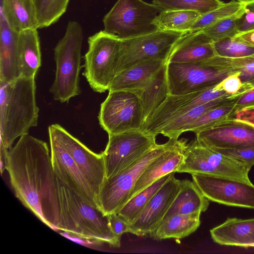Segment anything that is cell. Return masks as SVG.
Wrapping results in <instances>:
<instances>
[{"instance_id": "1", "label": "cell", "mask_w": 254, "mask_h": 254, "mask_svg": "<svg viewBox=\"0 0 254 254\" xmlns=\"http://www.w3.org/2000/svg\"><path fill=\"white\" fill-rule=\"evenodd\" d=\"M5 170L17 199L42 222L57 231L60 200L46 142L28 134L20 136L7 150Z\"/></svg>"}, {"instance_id": "2", "label": "cell", "mask_w": 254, "mask_h": 254, "mask_svg": "<svg viewBox=\"0 0 254 254\" xmlns=\"http://www.w3.org/2000/svg\"><path fill=\"white\" fill-rule=\"evenodd\" d=\"M35 78L19 76L9 82H0V144L6 149L37 125Z\"/></svg>"}, {"instance_id": "3", "label": "cell", "mask_w": 254, "mask_h": 254, "mask_svg": "<svg viewBox=\"0 0 254 254\" xmlns=\"http://www.w3.org/2000/svg\"><path fill=\"white\" fill-rule=\"evenodd\" d=\"M57 182L60 205L58 230L85 241L120 247L121 239L113 233L108 216L104 215L98 207L69 189L57 178Z\"/></svg>"}, {"instance_id": "4", "label": "cell", "mask_w": 254, "mask_h": 254, "mask_svg": "<svg viewBox=\"0 0 254 254\" xmlns=\"http://www.w3.org/2000/svg\"><path fill=\"white\" fill-rule=\"evenodd\" d=\"M83 30L77 21H69L65 32L54 49L55 77L50 88L55 100L68 102L80 94V72Z\"/></svg>"}, {"instance_id": "5", "label": "cell", "mask_w": 254, "mask_h": 254, "mask_svg": "<svg viewBox=\"0 0 254 254\" xmlns=\"http://www.w3.org/2000/svg\"><path fill=\"white\" fill-rule=\"evenodd\" d=\"M122 40L104 30L90 36L83 73L95 92L103 93L118 72Z\"/></svg>"}, {"instance_id": "6", "label": "cell", "mask_w": 254, "mask_h": 254, "mask_svg": "<svg viewBox=\"0 0 254 254\" xmlns=\"http://www.w3.org/2000/svg\"><path fill=\"white\" fill-rule=\"evenodd\" d=\"M162 9L142 0H118L103 19L104 31L121 40L159 30L154 23Z\"/></svg>"}, {"instance_id": "7", "label": "cell", "mask_w": 254, "mask_h": 254, "mask_svg": "<svg viewBox=\"0 0 254 254\" xmlns=\"http://www.w3.org/2000/svg\"><path fill=\"white\" fill-rule=\"evenodd\" d=\"M178 140L169 139L164 144H157L124 170L111 177H105L97 197L98 207L104 215L119 211L128 200L136 181L146 167Z\"/></svg>"}, {"instance_id": "8", "label": "cell", "mask_w": 254, "mask_h": 254, "mask_svg": "<svg viewBox=\"0 0 254 254\" xmlns=\"http://www.w3.org/2000/svg\"><path fill=\"white\" fill-rule=\"evenodd\" d=\"M184 160L178 173H199L251 182V169L244 163L225 155L198 142L187 144Z\"/></svg>"}, {"instance_id": "9", "label": "cell", "mask_w": 254, "mask_h": 254, "mask_svg": "<svg viewBox=\"0 0 254 254\" xmlns=\"http://www.w3.org/2000/svg\"><path fill=\"white\" fill-rule=\"evenodd\" d=\"M98 118L101 127L108 134L141 130L145 123L139 98L134 93L126 90L109 92L101 104Z\"/></svg>"}, {"instance_id": "10", "label": "cell", "mask_w": 254, "mask_h": 254, "mask_svg": "<svg viewBox=\"0 0 254 254\" xmlns=\"http://www.w3.org/2000/svg\"><path fill=\"white\" fill-rule=\"evenodd\" d=\"M156 136L141 130L109 134L108 142L103 152L106 178L124 170L155 146Z\"/></svg>"}, {"instance_id": "11", "label": "cell", "mask_w": 254, "mask_h": 254, "mask_svg": "<svg viewBox=\"0 0 254 254\" xmlns=\"http://www.w3.org/2000/svg\"><path fill=\"white\" fill-rule=\"evenodd\" d=\"M235 72L217 68L207 60L194 63H167L169 95L185 94L212 87Z\"/></svg>"}, {"instance_id": "12", "label": "cell", "mask_w": 254, "mask_h": 254, "mask_svg": "<svg viewBox=\"0 0 254 254\" xmlns=\"http://www.w3.org/2000/svg\"><path fill=\"white\" fill-rule=\"evenodd\" d=\"M185 33L158 30L146 35L122 40L117 73L149 60L162 59L167 62L173 47Z\"/></svg>"}, {"instance_id": "13", "label": "cell", "mask_w": 254, "mask_h": 254, "mask_svg": "<svg viewBox=\"0 0 254 254\" xmlns=\"http://www.w3.org/2000/svg\"><path fill=\"white\" fill-rule=\"evenodd\" d=\"M191 175L193 181L209 200L254 209V185L251 182L199 173Z\"/></svg>"}, {"instance_id": "14", "label": "cell", "mask_w": 254, "mask_h": 254, "mask_svg": "<svg viewBox=\"0 0 254 254\" xmlns=\"http://www.w3.org/2000/svg\"><path fill=\"white\" fill-rule=\"evenodd\" d=\"M48 130L56 135L72 157L97 199L106 177L103 153L97 154L92 152L59 124L50 125Z\"/></svg>"}, {"instance_id": "15", "label": "cell", "mask_w": 254, "mask_h": 254, "mask_svg": "<svg viewBox=\"0 0 254 254\" xmlns=\"http://www.w3.org/2000/svg\"><path fill=\"white\" fill-rule=\"evenodd\" d=\"M195 139L212 149L254 145V124L230 118L196 132Z\"/></svg>"}, {"instance_id": "16", "label": "cell", "mask_w": 254, "mask_h": 254, "mask_svg": "<svg viewBox=\"0 0 254 254\" xmlns=\"http://www.w3.org/2000/svg\"><path fill=\"white\" fill-rule=\"evenodd\" d=\"M173 173L147 203L128 233L137 236L150 235L159 226L181 189V180Z\"/></svg>"}, {"instance_id": "17", "label": "cell", "mask_w": 254, "mask_h": 254, "mask_svg": "<svg viewBox=\"0 0 254 254\" xmlns=\"http://www.w3.org/2000/svg\"><path fill=\"white\" fill-rule=\"evenodd\" d=\"M48 132L52 163L57 178L69 189L99 208L96 195L76 163L56 135L50 130Z\"/></svg>"}, {"instance_id": "18", "label": "cell", "mask_w": 254, "mask_h": 254, "mask_svg": "<svg viewBox=\"0 0 254 254\" xmlns=\"http://www.w3.org/2000/svg\"><path fill=\"white\" fill-rule=\"evenodd\" d=\"M187 141V139H178L171 147L152 161L136 181L128 199L159 178L177 172L183 161Z\"/></svg>"}, {"instance_id": "19", "label": "cell", "mask_w": 254, "mask_h": 254, "mask_svg": "<svg viewBox=\"0 0 254 254\" xmlns=\"http://www.w3.org/2000/svg\"><path fill=\"white\" fill-rule=\"evenodd\" d=\"M213 41L201 30L184 34L173 47L167 63H194L216 56Z\"/></svg>"}, {"instance_id": "20", "label": "cell", "mask_w": 254, "mask_h": 254, "mask_svg": "<svg viewBox=\"0 0 254 254\" xmlns=\"http://www.w3.org/2000/svg\"><path fill=\"white\" fill-rule=\"evenodd\" d=\"M210 233L213 241L220 245L254 247V218H228Z\"/></svg>"}, {"instance_id": "21", "label": "cell", "mask_w": 254, "mask_h": 254, "mask_svg": "<svg viewBox=\"0 0 254 254\" xmlns=\"http://www.w3.org/2000/svg\"><path fill=\"white\" fill-rule=\"evenodd\" d=\"M18 37V33L11 28L0 12V82H9L20 76Z\"/></svg>"}, {"instance_id": "22", "label": "cell", "mask_w": 254, "mask_h": 254, "mask_svg": "<svg viewBox=\"0 0 254 254\" xmlns=\"http://www.w3.org/2000/svg\"><path fill=\"white\" fill-rule=\"evenodd\" d=\"M166 64V60L154 59L138 63L123 70L116 75L108 91L126 90L133 92L139 89Z\"/></svg>"}, {"instance_id": "23", "label": "cell", "mask_w": 254, "mask_h": 254, "mask_svg": "<svg viewBox=\"0 0 254 254\" xmlns=\"http://www.w3.org/2000/svg\"><path fill=\"white\" fill-rule=\"evenodd\" d=\"M17 51L20 76L35 77L41 65L37 29H27L18 33Z\"/></svg>"}, {"instance_id": "24", "label": "cell", "mask_w": 254, "mask_h": 254, "mask_svg": "<svg viewBox=\"0 0 254 254\" xmlns=\"http://www.w3.org/2000/svg\"><path fill=\"white\" fill-rule=\"evenodd\" d=\"M209 204V200L194 182L187 179L181 180L180 190L162 221L177 214L201 213L207 209Z\"/></svg>"}, {"instance_id": "25", "label": "cell", "mask_w": 254, "mask_h": 254, "mask_svg": "<svg viewBox=\"0 0 254 254\" xmlns=\"http://www.w3.org/2000/svg\"><path fill=\"white\" fill-rule=\"evenodd\" d=\"M132 92L136 94L140 100L145 123L169 94L167 64L157 71L141 88Z\"/></svg>"}, {"instance_id": "26", "label": "cell", "mask_w": 254, "mask_h": 254, "mask_svg": "<svg viewBox=\"0 0 254 254\" xmlns=\"http://www.w3.org/2000/svg\"><path fill=\"white\" fill-rule=\"evenodd\" d=\"M0 12L11 28L17 33L39 28L33 0H0Z\"/></svg>"}, {"instance_id": "27", "label": "cell", "mask_w": 254, "mask_h": 254, "mask_svg": "<svg viewBox=\"0 0 254 254\" xmlns=\"http://www.w3.org/2000/svg\"><path fill=\"white\" fill-rule=\"evenodd\" d=\"M200 213L177 214L162 221L150 235L153 239L161 240L183 239L194 232L200 224Z\"/></svg>"}, {"instance_id": "28", "label": "cell", "mask_w": 254, "mask_h": 254, "mask_svg": "<svg viewBox=\"0 0 254 254\" xmlns=\"http://www.w3.org/2000/svg\"><path fill=\"white\" fill-rule=\"evenodd\" d=\"M235 98H221L190 109L168 122L157 131L156 134H161L169 139L178 140L180 135L186 132L187 127L203 114Z\"/></svg>"}, {"instance_id": "29", "label": "cell", "mask_w": 254, "mask_h": 254, "mask_svg": "<svg viewBox=\"0 0 254 254\" xmlns=\"http://www.w3.org/2000/svg\"><path fill=\"white\" fill-rule=\"evenodd\" d=\"M173 173L175 172L159 178L132 196L127 201L116 213L128 225L132 223L139 215L151 198L169 179Z\"/></svg>"}, {"instance_id": "30", "label": "cell", "mask_w": 254, "mask_h": 254, "mask_svg": "<svg viewBox=\"0 0 254 254\" xmlns=\"http://www.w3.org/2000/svg\"><path fill=\"white\" fill-rule=\"evenodd\" d=\"M207 61L217 68L233 72L239 71L245 91L254 88V54L235 59L215 56Z\"/></svg>"}, {"instance_id": "31", "label": "cell", "mask_w": 254, "mask_h": 254, "mask_svg": "<svg viewBox=\"0 0 254 254\" xmlns=\"http://www.w3.org/2000/svg\"><path fill=\"white\" fill-rule=\"evenodd\" d=\"M200 15L191 10H163L154 23L159 30L188 33Z\"/></svg>"}, {"instance_id": "32", "label": "cell", "mask_w": 254, "mask_h": 254, "mask_svg": "<svg viewBox=\"0 0 254 254\" xmlns=\"http://www.w3.org/2000/svg\"><path fill=\"white\" fill-rule=\"evenodd\" d=\"M239 96L206 112L190 124L186 128V131H190L196 133L218 122L232 118L235 114L234 105Z\"/></svg>"}, {"instance_id": "33", "label": "cell", "mask_w": 254, "mask_h": 254, "mask_svg": "<svg viewBox=\"0 0 254 254\" xmlns=\"http://www.w3.org/2000/svg\"><path fill=\"white\" fill-rule=\"evenodd\" d=\"M38 28L47 27L57 22L65 12L69 0H33Z\"/></svg>"}, {"instance_id": "34", "label": "cell", "mask_w": 254, "mask_h": 254, "mask_svg": "<svg viewBox=\"0 0 254 254\" xmlns=\"http://www.w3.org/2000/svg\"><path fill=\"white\" fill-rule=\"evenodd\" d=\"M162 10H191L204 14L222 5L220 0H153Z\"/></svg>"}, {"instance_id": "35", "label": "cell", "mask_w": 254, "mask_h": 254, "mask_svg": "<svg viewBox=\"0 0 254 254\" xmlns=\"http://www.w3.org/2000/svg\"><path fill=\"white\" fill-rule=\"evenodd\" d=\"M244 4L233 0L224 3L221 6L201 15L193 23L190 32L201 30L219 20L241 13L244 10Z\"/></svg>"}, {"instance_id": "36", "label": "cell", "mask_w": 254, "mask_h": 254, "mask_svg": "<svg viewBox=\"0 0 254 254\" xmlns=\"http://www.w3.org/2000/svg\"><path fill=\"white\" fill-rule=\"evenodd\" d=\"M216 56L226 58H240L254 54V47L239 41L236 37L225 38L213 42Z\"/></svg>"}, {"instance_id": "37", "label": "cell", "mask_w": 254, "mask_h": 254, "mask_svg": "<svg viewBox=\"0 0 254 254\" xmlns=\"http://www.w3.org/2000/svg\"><path fill=\"white\" fill-rule=\"evenodd\" d=\"M242 12L219 20L201 31L213 42L225 38L234 37L238 35L237 19Z\"/></svg>"}, {"instance_id": "38", "label": "cell", "mask_w": 254, "mask_h": 254, "mask_svg": "<svg viewBox=\"0 0 254 254\" xmlns=\"http://www.w3.org/2000/svg\"><path fill=\"white\" fill-rule=\"evenodd\" d=\"M213 150L242 162L250 168L254 165V145L233 149Z\"/></svg>"}, {"instance_id": "39", "label": "cell", "mask_w": 254, "mask_h": 254, "mask_svg": "<svg viewBox=\"0 0 254 254\" xmlns=\"http://www.w3.org/2000/svg\"><path fill=\"white\" fill-rule=\"evenodd\" d=\"M236 26L238 35L254 30V1L245 3L244 10L237 19Z\"/></svg>"}, {"instance_id": "40", "label": "cell", "mask_w": 254, "mask_h": 254, "mask_svg": "<svg viewBox=\"0 0 254 254\" xmlns=\"http://www.w3.org/2000/svg\"><path fill=\"white\" fill-rule=\"evenodd\" d=\"M239 71L228 75L218 83V87L232 96H238L246 92Z\"/></svg>"}, {"instance_id": "41", "label": "cell", "mask_w": 254, "mask_h": 254, "mask_svg": "<svg viewBox=\"0 0 254 254\" xmlns=\"http://www.w3.org/2000/svg\"><path fill=\"white\" fill-rule=\"evenodd\" d=\"M254 109V88H252L239 96L234 105L235 113Z\"/></svg>"}, {"instance_id": "42", "label": "cell", "mask_w": 254, "mask_h": 254, "mask_svg": "<svg viewBox=\"0 0 254 254\" xmlns=\"http://www.w3.org/2000/svg\"><path fill=\"white\" fill-rule=\"evenodd\" d=\"M111 229L114 234L121 239L125 233H128L129 226L116 213L108 215Z\"/></svg>"}, {"instance_id": "43", "label": "cell", "mask_w": 254, "mask_h": 254, "mask_svg": "<svg viewBox=\"0 0 254 254\" xmlns=\"http://www.w3.org/2000/svg\"><path fill=\"white\" fill-rule=\"evenodd\" d=\"M235 37L244 43L254 47V30L239 34Z\"/></svg>"}, {"instance_id": "44", "label": "cell", "mask_w": 254, "mask_h": 254, "mask_svg": "<svg viewBox=\"0 0 254 254\" xmlns=\"http://www.w3.org/2000/svg\"><path fill=\"white\" fill-rule=\"evenodd\" d=\"M233 0L237 1L240 2L242 3H244V4L249 2L254 1V0Z\"/></svg>"}]
</instances>
